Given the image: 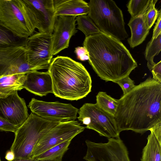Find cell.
Masks as SVG:
<instances>
[{
  "mask_svg": "<svg viewBox=\"0 0 161 161\" xmlns=\"http://www.w3.org/2000/svg\"><path fill=\"white\" fill-rule=\"evenodd\" d=\"M38 70L29 64L25 47H0V77Z\"/></svg>",
  "mask_w": 161,
  "mask_h": 161,
  "instance_id": "8fae6325",
  "label": "cell"
},
{
  "mask_svg": "<svg viewBox=\"0 0 161 161\" xmlns=\"http://www.w3.org/2000/svg\"><path fill=\"white\" fill-rule=\"evenodd\" d=\"M0 21L17 36L27 38L38 23L24 0H0Z\"/></svg>",
  "mask_w": 161,
  "mask_h": 161,
  "instance_id": "8992f818",
  "label": "cell"
},
{
  "mask_svg": "<svg viewBox=\"0 0 161 161\" xmlns=\"http://www.w3.org/2000/svg\"><path fill=\"white\" fill-rule=\"evenodd\" d=\"M73 16H57L52 33V54L56 55L67 48L70 40L77 33L76 18Z\"/></svg>",
  "mask_w": 161,
  "mask_h": 161,
  "instance_id": "5bb4252c",
  "label": "cell"
},
{
  "mask_svg": "<svg viewBox=\"0 0 161 161\" xmlns=\"http://www.w3.org/2000/svg\"><path fill=\"white\" fill-rule=\"evenodd\" d=\"M78 120L85 128L93 130L108 138L119 137L114 117L100 108L96 103H85L79 109Z\"/></svg>",
  "mask_w": 161,
  "mask_h": 161,
  "instance_id": "52a82bcc",
  "label": "cell"
},
{
  "mask_svg": "<svg viewBox=\"0 0 161 161\" xmlns=\"http://www.w3.org/2000/svg\"><path fill=\"white\" fill-rule=\"evenodd\" d=\"M55 15L77 16L87 14L88 3L83 0H53Z\"/></svg>",
  "mask_w": 161,
  "mask_h": 161,
  "instance_id": "e0dca14e",
  "label": "cell"
},
{
  "mask_svg": "<svg viewBox=\"0 0 161 161\" xmlns=\"http://www.w3.org/2000/svg\"><path fill=\"white\" fill-rule=\"evenodd\" d=\"M154 0H130L127 7L131 18L144 15L153 2Z\"/></svg>",
  "mask_w": 161,
  "mask_h": 161,
  "instance_id": "484cf974",
  "label": "cell"
},
{
  "mask_svg": "<svg viewBox=\"0 0 161 161\" xmlns=\"http://www.w3.org/2000/svg\"><path fill=\"white\" fill-rule=\"evenodd\" d=\"M72 140H69L55 146L42 153L34 158L39 161L52 160L61 156H63L68 149Z\"/></svg>",
  "mask_w": 161,
  "mask_h": 161,
  "instance_id": "7402d4cb",
  "label": "cell"
},
{
  "mask_svg": "<svg viewBox=\"0 0 161 161\" xmlns=\"http://www.w3.org/2000/svg\"><path fill=\"white\" fill-rule=\"evenodd\" d=\"M87 15L101 32L120 41L128 37L121 10L112 0H91Z\"/></svg>",
  "mask_w": 161,
  "mask_h": 161,
  "instance_id": "5b68a950",
  "label": "cell"
},
{
  "mask_svg": "<svg viewBox=\"0 0 161 161\" xmlns=\"http://www.w3.org/2000/svg\"><path fill=\"white\" fill-rule=\"evenodd\" d=\"M31 66L48 69L52 59V34L37 32L27 38L25 46Z\"/></svg>",
  "mask_w": 161,
  "mask_h": 161,
  "instance_id": "30bf717a",
  "label": "cell"
},
{
  "mask_svg": "<svg viewBox=\"0 0 161 161\" xmlns=\"http://www.w3.org/2000/svg\"><path fill=\"white\" fill-rule=\"evenodd\" d=\"M119 130L143 134L161 121V83L149 77L118 99Z\"/></svg>",
  "mask_w": 161,
  "mask_h": 161,
  "instance_id": "6da1fadb",
  "label": "cell"
},
{
  "mask_svg": "<svg viewBox=\"0 0 161 161\" xmlns=\"http://www.w3.org/2000/svg\"><path fill=\"white\" fill-rule=\"evenodd\" d=\"M28 106L32 113L40 117L59 122L75 120L79 110L71 104L45 102L34 98Z\"/></svg>",
  "mask_w": 161,
  "mask_h": 161,
  "instance_id": "7c38bea8",
  "label": "cell"
},
{
  "mask_svg": "<svg viewBox=\"0 0 161 161\" xmlns=\"http://www.w3.org/2000/svg\"><path fill=\"white\" fill-rule=\"evenodd\" d=\"M147 143L142 150L141 161H161V142L150 130Z\"/></svg>",
  "mask_w": 161,
  "mask_h": 161,
  "instance_id": "ffe728a7",
  "label": "cell"
},
{
  "mask_svg": "<svg viewBox=\"0 0 161 161\" xmlns=\"http://www.w3.org/2000/svg\"><path fill=\"white\" fill-rule=\"evenodd\" d=\"M83 47L88 53V62L102 79L114 82L129 76L137 66L123 44L100 32L85 37Z\"/></svg>",
  "mask_w": 161,
  "mask_h": 161,
  "instance_id": "7a4b0ae2",
  "label": "cell"
},
{
  "mask_svg": "<svg viewBox=\"0 0 161 161\" xmlns=\"http://www.w3.org/2000/svg\"><path fill=\"white\" fill-rule=\"evenodd\" d=\"M0 161H2V160H1V158L0 157Z\"/></svg>",
  "mask_w": 161,
  "mask_h": 161,
  "instance_id": "8d00e7d4",
  "label": "cell"
},
{
  "mask_svg": "<svg viewBox=\"0 0 161 161\" xmlns=\"http://www.w3.org/2000/svg\"><path fill=\"white\" fill-rule=\"evenodd\" d=\"M59 122L47 120L32 112L14 133L10 150L14 154V160L31 159L36 145L40 138Z\"/></svg>",
  "mask_w": 161,
  "mask_h": 161,
  "instance_id": "277c9868",
  "label": "cell"
},
{
  "mask_svg": "<svg viewBox=\"0 0 161 161\" xmlns=\"http://www.w3.org/2000/svg\"><path fill=\"white\" fill-rule=\"evenodd\" d=\"M157 20L153 30L152 39L157 38L161 33V10L158 11Z\"/></svg>",
  "mask_w": 161,
  "mask_h": 161,
  "instance_id": "1f68e13d",
  "label": "cell"
},
{
  "mask_svg": "<svg viewBox=\"0 0 161 161\" xmlns=\"http://www.w3.org/2000/svg\"><path fill=\"white\" fill-rule=\"evenodd\" d=\"M26 74L21 73L0 77V98H5L23 89Z\"/></svg>",
  "mask_w": 161,
  "mask_h": 161,
  "instance_id": "d6986e66",
  "label": "cell"
},
{
  "mask_svg": "<svg viewBox=\"0 0 161 161\" xmlns=\"http://www.w3.org/2000/svg\"><path fill=\"white\" fill-rule=\"evenodd\" d=\"M29 114L25 100L17 91L5 98H0V117L13 125L20 127Z\"/></svg>",
  "mask_w": 161,
  "mask_h": 161,
  "instance_id": "4fadbf2b",
  "label": "cell"
},
{
  "mask_svg": "<svg viewBox=\"0 0 161 161\" xmlns=\"http://www.w3.org/2000/svg\"><path fill=\"white\" fill-rule=\"evenodd\" d=\"M5 158L8 161H12L14 158V154L11 150L8 151L6 153Z\"/></svg>",
  "mask_w": 161,
  "mask_h": 161,
  "instance_id": "836d02e7",
  "label": "cell"
},
{
  "mask_svg": "<svg viewBox=\"0 0 161 161\" xmlns=\"http://www.w3.org/2000/svg\"><path fill=\"white\" fill-rule=\"evenodd\" d=\"M157 0H154L153 2L151 5L143 16L146 25L149 29L152 27L157 19L158 11L155 7V5Z\"/></svg>",
  "mask_w": 161,
  "mask_h": 161,
  "instance_id": "4316f807",
  "label": "cell"
},
{
  "mask_svg": "<svg viewBox=\"0 0 161 161\" xmlns=\"http://www.w3.org/2000/svg\"><path fill=\"white\" fill-rule=\"evenodd\" d=\"M63 156H61L60 157H58V158H56L55 159L50 161H62V158Z\"/></svg>",
  "mask_w": 161,
  "mask_h": 161,
  "instance_id": "d590c367",
  "label": "cell"
},
{
  "mask_svg": "<svg viewBox=\"0 0 161 161\" xmlns=\"http://www.w3.org/2000/svg\"><path fill=\"white\" fill-rule=\"evenodd\" d=\"M53 84V93L68 100H77L91 91L92 80L83 65L70 57L53 58L48 69Z\"/></svg>",
  "mask_w": 161,
  "mask_h": 161,
  "instance_id": "3957f363",
  "label": "cell"
},
{
  "mask_svg": "<svg viewBox=\"0 0 161 161\" xmlns=\"http://www.w3.org/2000/svg\"><path fill=\"white\" fill-rule=\"evenodd\" d=\"M161 50V33L156 38L152 39L148 43L144 55L147 61V67L151 71L155 64L154 62V57L158 55Z\"/></svg>",
  "mask_w": 161,
  "mask_h": 161,
  "instance_id": "cb8c5ba5",
  "label": "cell"
},
{
  "mask_svg": "<svg viewBox=\"0 0 161 161\" xmlns=\"http://www.w3.org/2000/svg\"><path fill=\"white\" fill-rule=\"evenodd\" d=\"M75 53L77 58L81 61H85L89 59L88 53L84 47H78L75 48Z\"/></svg>",
  "mask_w": 161,
  "mask_h": 161,
  "instance_id": "f546056e",
  "label": "cell"
},
{
  "mask_svg": "<svg viewBox=\"0 0 161 161\" xmlns=\"http://www.w3.org/2000/svg\"><path fill=\"white\" fill-rule=\"evenodd\" d=\"M114 83L118 84L121 88L123 95L129 92L136 86L134 81L129 76L116 81Z\"/></svg>",
  "mask_w": 161,
  "mask_h": 161,
  "instance_id": "83f0119b",
  "label": "cell"
},
{
  "mask_svg": "<svg viewBox=\"0 0 161 161\" xmlns=\"http://www.w3.org/2000/svg\"><path fill=\"white\" fill-rule=\"evenodd\" d=\"M19 128L0 117V131L15 133Z\"/></svg>",
  "mask_w": 161,
  "mask_h": 161,
  "instance_id": "f1b7e54d",
  "label": "cell"
},
{
  "mask_svg": "<svg viewBox=\"0 0 161 161\" xmlns=\"http://www.w3.org/2000/svg\"><path fill=\"white\" fill-rule=\"evenodd\" d=\"M87 161H130L127 149L119 137L108 138L106 143L85 141Z\"/></svg>",
  "mask_w": 161,
  "mask_h": 161,
  "instance_id": "ba28073f",
  "label": "cell"
},
{
  "mask_svg": "<svg viewBox=\"0 0 161 161\" xmlns=\"http://www.w3.org/2000/svg\"><path fill=\"white\" fill-rule=\"evenodd\" d=\"M34 14L39 32L52 34L55 19L53 0H24Z\"/></svg>",
  "mask_w": 161,
  "mask_h": 161,
  "instance_id": "9a60e30c",
  "label": "cell"
},
{
  "mask_svg": "<svg viewBox=\"0 0 161 161\" xmlns=\"http://www.w3.org/2000/svg\"><path fill=\"white\" fill-rule=\"evenodd\" d=\"M23 87L31 93L41 97L53 93L52 78L48 71H34L26 73Z\"/></svg>",
  "mask_w": 161,
  "mask_h": 161,
  "instance_id": "2e32d148",
  "label": "cell"
},
{
  "mask_svg": "<svg viewBox=\"0 0 161 161\" xmlns=\"http://www.w3.org/2000/svg\"><path fill=\"white\" fill-rule=\"evenodd\" d=\"M76 20L77 25V29L81 31L86 37L98 34L101 32L87 14L77 16Z\"/></svg>",
  "mask_w": 161,
  "mask_h": 161,
  "instance_id": "d4e9b609",
  "label": "cell"
},
{
  "mask_svg": "<svg viewBox=\"0 0 161 161\" xmlns=\"http://www.w3.org/2000/svg\"><path fill=\"white\" fill-rule=\"evenodd\" d=\"M151 71L153 75L152 78L161 83V61L155 63Z\"/></svg>",
  "mask_w": 161,
  "mask_h": 161,
  "instance_id": "4dcf8cb0",
  "label": "cell"
},
{
  "mask_svg": "<svg viewBox=\"0 0 161 161\" xmlns=\"http://www.w3.org/2000/svg\"><path fill=\"white\" fill-rule=\"evenodd\" d=\"M131 33L128 42L132 48L141 44L148 35L150 29L147 27L143 16L131 18L128 24Z\"/></svg>",
  "mask_w": 161,
  "mask_h": 161,
  "instance_id": "ac0fdd59",
  "label": "cell"
},
{
  "mask_svg": "<svg viewBox=\"0 0 161 161\" xmlns=\"http://www.w3.org/2000/svg\"><path fill=\"white\" fill-rule=\"evenodd\" d=\"M85 128L78 121L60 122L48 131L39 140L33 149L31 159L35 158L55 146L72 140L84 131Z\"/></svg>",
  "mask_w": 161,
  "mask_h": 161,
  "instance_id": "9c48e42d",
  "label": "cell"
},
{
  "mask_svg": "<svg viewBox=\"0 0 161 161\" xmlns=\"http://www.w3.org/2000/svg\"><path fill=\"white\" fill-rule=\"evenodd\" d=\"M27 39L16 35L0 21V47L11 46L25 47Z\"/></svg>",
  "mask_w": 161,
  "mask_h": 161,
  "instance_id": "44dd1931",
  "label": "cell"
},
{
  "mask_svg": "<svg viewBox=\"0 0 161 161\" xmlns=\"http://www.w3.org/2000/svg\"><path fill=\"white\" fill-rule=\"evenodd\" d=\"M150 130L153 132L159 141L161 142V121L157 123Z\"/></svg>",
  "mask_w": 161,
  "mask_h": 161,
  "instance_id": "d6a6232c",
  "label": "cell"
},
{
  "mask_svg": "<svg viewBox=\"0 0 161 161\" xmlns=\"http://www.w3.org/2000/svg\"><path fill=\"white\" fill-rule=\"evenodd\" d=\"M96 97V104L102 109L114 117L118 107V99L103 92H99Z\"/></svg>",
  "mask_w": 161,
  "mask_h": 161,
  "instance_id": "603a6c76",
  "label": "cell"
},
{
  "mask_svg": "<svg viewBox=\"0 0 161 161\" xmlns=\"http://www.w3.org/2000/svg\"><path fill=\"white\" fill-rule=\"evenodd\" d=\"M12 161H39L36 158L33 159H20Z\"/></svg>",
  "mask_w": 161,
  "mask_h": 161,
  "instance_id": "e575fe53",
  "label": "cell"
}]
</instances>
